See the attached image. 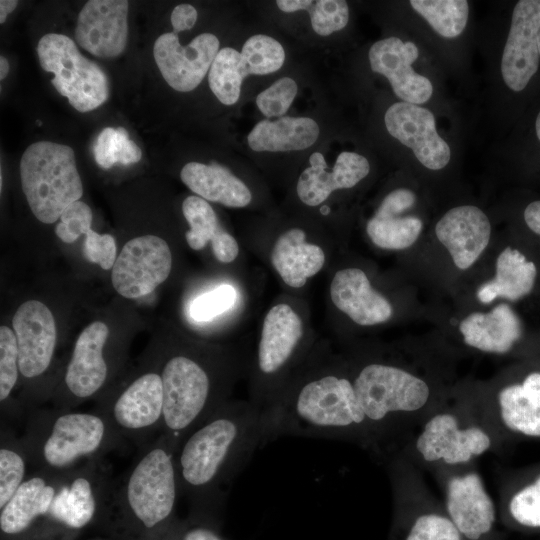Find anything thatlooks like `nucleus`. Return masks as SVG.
<instances>
[{
	"label": "nucleus",
	"mask_w": 540,
	"mask_h": 540,
	"mask_svg": "<svg viewBox=\"0 0 540 540\" xmlns=\"http://www.w3.org/2000/svg\"><path fill=\"white\" fill-rule=\"evenodd\" d=\"M267 443L264 413L254 403L227 401L178 444L180 495L197 514L220 508L256 449Z\"/></svg>",
	"instance_id": "obj_1"
},
{
	"label": "nucleus",
	"mask_w": 540,
	"mask_h": 540,
	"mask_svg": "<svg viewBox=\"0 0 540 540\" xmlns=\"http://www.w3.org/2000/svg\"><path fill=\"white\" fill-rule=\"evenodd\" d=\"M267 442L284 435L348 440L374 453L353 379L322 371L284 390L264 412Z\"/></svg>",
	"instance_id": "obj_2"
},
{
	"label": "nucleus",
	"mask_w": 540,
	"mask_h": 540,
	"mask_svg": "<svg viewBox=\"0 0 540 540\" xmlns=\"http://www.w3.org/2000/svg\"><path fill=\"white\" fill-rule=\"evenodd\" d=\"M24 419L19 438L33 470L66 472L126 445L96 411L34 407L27 410Z\"/></svg>",
	"instance_id": "obj_3"
},
{
	"label": "nucleus",
	"mask_w": 540,
	"mask_h": 540,
	"mask_svg": "<svg viewBox=\"0 0 540 540\" xmlns=\"http://www.w3.org/2000/svg\"><path fill=\"white\" fill-rule=\"evenodd\" d=\"M355 393L365 415L374 454L396 453L399 436L419 424L437 406L429 384L412 372L392 364L371 362L352 377Z\"/></svg>",
	"instance_id": "obj_4"
},
{
	"label": "nucleus",
	"mask_w": 540,
	"mask_h": 540,
	"mask_svg": "<svg viewBox=\"0 0 540 540\" xmlns=\"http://www.w3.org/2000/svg\"><path fill=\"white\" fill-rule=\"evenodd\" d=\"M178 442L160 433L139 448L123 479L115 484L109 511L140 533L149 534L171 519L179 483L175 466Z\"/></svg>",
	"instance_id": "obj_5"
},
{
	"label": "nucleus",
	"mask_w": 540,
	"mask_h": 540,
	"mask_svg": "<svg viewBox=\"0 0 540 540\" xmlns=\"http://www.w3.org/2000/svg\"><path fill=\"white\" fill-rule=\"evenodd\" d=\"M502 447L475 404L439 405L395 454L434 472L476 464L478 458Z\"/></svg>",
	"instance_id": "obj_6"
},
{
	"label": "nucleus",
	"mask_w": 540,
	"mask_h": 540,
	"mask_svg": "<svg viewBox=\"0 0 540 540\" xmlns=\"http://www.w3.org/2000/svg\"><path fill=\"white\" fill-rule=\"evenodd\" d=\"M210 363L189 353L169 355L161 364L164 416L161 433L179 442L227 400L224 380Z\"/></svg>",
	"instance_id": "obj_7"
},
{
	"label": "nucleus",
	"mask_w": 540,
	"mask_h": 540,
	"mask_svg": "<svg viewBox=\"0 0 540 540\" xmlns=\"http://www.w3.org/2000/svg\"><path fill=\"white\" fill-rule=\"evenodd\" d=\"M20 180L33 215L51 224L83 195V184L76 167L74 150L52 141L29 145L21 156Z\"/></svg>",
	"instance_id": "obj_8"
},
{
	"label": "nucleus",
	"mask_w": 540,
	"mask_h": 540,
	"mask_svg": "<svg viewBox=\"0 0 540 540\" xmlns=\"http://www.w3.org/2000/svg\"><path fill=\"white\" fill-rule=\"evenodd\" d=\"M37 55L42 69L54 75L52 85L77 111L89 112L108 99L106 73L83 56L68 36L45 34L38 42Z\"/></svg>",
	"instance_id": "obj_9"
},
{
	"label": "nucleus",
	"mask_w": 540,
	"mask_h": 540,
	"mask_svg": "<svg viewBox=\"0 0 540 540\" xmlns=\"http://www.w3.org/2000/svg\"><path fill=\"white\" fill-rule=\"evenodd\" d=\"M101 414L126 444L138 448L159 435L163 426L164 391L160 371H144L118 392L101 397Z\"/></svg>",
	"instance_id": "obj_10"
},
{
	"label": "nucleus",
	"mask_w": 540,
	"mask_h": 540,
	"mask_svg": "<svg viewBox=\"0 0 540 540\" xmlns=\"http://www.w3.org/2000/svg\"><path fill=\"white\" fill-rule=\"evenodd\" d=\"M109 328L102 321L90 323L78 336L65 367L62 383L51 399L54 408L71 410L80 403L94 399L103 392L110 376L106 356Z\"/></svg>",
	"instance_id": "obj_11"
},
{
	"label": "nucleus",
	"mask_w": 540,
	"mask_h": 540,
	"mask_svg": "<svg viewBox=\"0 0 540 540\" xmlns=\"http://www.w3.org/2000/svg\"><path fill=\"white\" fill-rule=\"evenodd\" d=\"M442 491L443 506L463 539L480 540L496 522V506L476 464L432 472Z\"/></svg>",
	"instance_id": "obj_12"
},
{
	"label": "nucleus",
	"mask_w": 540,
	"mask_h": 540,
	"mask_svg": "<svg viewBox=\"0 0 540 540\" xmlns=\"http://www.w3.org/2000/svg\"><path fill=\"white\" fill-rule=\"evenodd\" d=\"M475 405L502 446L511 441L540 442V371L503 385L491 403Z\"/></svg>",
	"instance_id": "obj_13"
},
{
	"label": "nucleus",
	"mask_w": 540,
	"mask_h": 540,
	"mask_svg": "<svg viewBox=\"0 0 540 540\" xmlns=\"http://www.w3.org/2000/svg\"><path fill=\"white\" fill-rule=\"evenodd\" d=\"M172 269L168 243L155 235L129 240L116 258L111 273L114 289L121 296L136 299L163 283Z\"/></svg>",
	"instance_id": "obj_14"
},
{
	"label": "nucleus",
	"mask_w": 540,
	"mask_h": 540,
	"mask_svg": "<svg viewBox=\"0 0 540 540\" xmlns=\"http://www.w3.org/2000/svg\"><path fill=\"white\" fill-rule=\"evenodd\" d=\"M19 350L21 378L38 382L46 375L54 358L57 330L50 309L41 301L22 303L12 318Z\"/></svg>",
	"instance_id": "obj_15"
},
{
	"label": "nucleus",
	"mask_w": 540,
	"mask_h": 540,
	"mask_svg": "<svg viewBox=\"0 0 540 540\" xmlns=\"http://www.w3.org/2000/svg\"><path fill=\"white\" fill-rule=\"evenodd\" d=\"M219 40L211 33L196 36L182 46L174 32L160 35L153 46L156 65L167 84L179 92L194 90L204 79L219 52Z\"/></svg>",
	"instance_id": "obj_16"
},
{
	"label": "nucleus",
	"mask_w": 540,
	"mask_h": 540,
	"mask_svg": "<svg viewBox=\"0 0 540 540\" xmlns=\"http://www.w3.org/2000/svg\"><path fill=\"white\" fill-rule=\"evenodd\" d=\"M539 29L540 0L518 1L501 59L503 80L515 92L522 91L538 70Z\"/></svg>",
	"instance_id": "obj_17"
},
{
	"label": "nucleus",
	"mask_w": 540,
	"mask_h": 540,
	"mask_svg": "<svg viewBox=\"0 0 540 540\" xmlns=\"http://www.w3.org/2000/svg\"><path fill=\"white\" fill-rule=\"evenodd\" d=\"M384 122L388 133L411 148L426 168L440 170L449 163L450 147L439 136L434 115L428 109L396 102L387 109Z\"/></svg>",
	"instance_id": "obj_18"
},
{
	"label": "nucleus",
	"mask_w": 540,
	"mask_h": 540,
	"mask_svg": "<svg viewBox=\"0 0 540 540\" xmlns=\"http://www.w3.org/2000/svg\"><path fill=\"white\" fill-rule=\"evenodd\" d=\"M128 7L126 0L87 1L77 18V44L98 58L120 56L128 40Z\"/></svg>",
	"instance_id": "obj_19"
},
{
	"label": "nucleus",
	"mask_w": 540,
	"mask_h": 540,
	"mask_svg": "<svg viewBox=\"0 0 540 540\" xmlns=\"http://www.w3.org/2000/svg\"><path fill=\"white\" fill-rule=\"evenodd\" d=\"M418 55L413 42L394 36L375 42L368 53L372 71L385 76L403 102L415 105L427 102L433 94L431 81L412 68Z\"/></svg>",
	"instance_id": "obj_20"
},
{
	"label": "nucleus",
	"mask_w": 540,
	"mask_h": 540,
	"mask_svg": "<svg viewBox=\"0 0 540 540\" xmlns=\"http://www.w3.org/2000/svg\"><path fill=\"white\" fill-rule=\"evenodd\" d=\"M303 337V323L286 303H278L266 313L257 349L260 378L269 385L289 366Z\"/></svg>",
	"instance_id": "obj_21"
},
{
	"label": "nucleus",
	"mask_w": 540,
	"mask_h": 540,
	"mask_svg": "<svg viewBox=\"0 0 540 540\" xmlns=\"http://www.w3.org/2000/svg\"><path fill=\"white\" fill-rule=\"evenodd\" d=\"M310 166L299 176L297 195L308 206H317L325 202L332 192L348 189L365 178L370 165L368 160L355 152H341L329 170L323 155L314 152L309 158Z\"/></svg>",
	"instance_id": "obj_22"
},
{
	"label": "nucleus",
	"mask_w": 540,
	"mask_h": 540,
	"mask_svg": "<svg viewBox=\"0 0 540 540\" xmlns=\"http://www.w3.org/2000/svg\"><path fill=\"white\" fill-rule=\"evenodd\" d=\"M435 233L459 269H467L489 243L491 226L476 206L462 205L447 211L437 222Z\"/></svg>",
	"instance_id": "obj_23"
},
{
	"label": "nucleus",
	"mask_w": 540,
	"mask_h": 540,
	"mask_svg": "<svg viewBox=\"0 0 540 540\" xmlns=\"http://www.w3.org/2000/svg\"><path fill=\"white\" fill-rule=\"evenodd\" d=\"M333 304L353 322L362 326L384 323L393 314L390 302L371 286L359 268L337 271L330 284Z\"/></svg>",
	"instance_id": "obj_24"
},
{
	"label": "nucleus",
	"mask_w": 540,
	"mask_h": 540,
	"mask_svg": "<svg viewBox=\"0 0 540 540\" xmlns=\"http://www.w3.org/2000/svg\"><path fill=\"white\" fill-rule=\"evenodd\" d=\"M57 474L32 470L13 497L0 509V529L6 536L26 533L48 518L57 488Z\"/></svg>",
	"instance_id": "obj_25"
},
{
	"label": "nucleus",
	"mask_w": 540,
	"mask_h": 540,
	"mask_svg": "<svg viewBox=\"0 0 540 540\" xmlns=\"http://www.w3.org/2000/svg\"><path fill=\"white\" fill-rule=\"evenodd\" d=\"M464 343L487 353L505 354L521 338V323L512 310L499 304L488 313H472L459 326Z\"/></svg>",
	"instance_id": "obj_26"
},
{
	"label": "nucleus",
	"mask_w": 540,
	"mask_h": 540,
	"mask_svg": "<svg viewBox=\"0 0 540 540\" xmlns=\"http://www.w3.org/2000/svg\"><path fill=\"white\" fill-rule=\"evenodd\" d=\"M271 263L282 281L292 288L303 287L320 272L325 264V252L317 244L306 241L300 228L283 232L271 250Z\"/></svg>",
	"instance_id": "obj_27"
},
{
	"label": "nucleus",
	"mask_w": 540,
	"mask_h": 540,
	"mask_svg": "<svg viewBox=\"0 0 540 540\" xmlns=\"http://www.w3.org/2000/svg\"><path fill=\"white\" fill-rule=\"evenodd\" d=\"M180 178L192 192L206 201L242 208L252 200L247 185L229 169L216 163L189 162L181 169Z\"/></svg>",
	"instance_id": "obj_28"
},
{
	"label": "nucleus",
	"mask_w": 540,
	"mask_h": 540,
	"mask_svg": "<svg viewBox=\"0 0 540 540\" xmlns=\"http://www.w3.org/2000/svg\"><path fill=\"white\" fill-rule=\"evenodd\" d=\"M182 212L190 229L185 238L193 250L203 249L208 242L215 258L222 263L233 262L239 254L237 240L220 226L212 206L203 198L188 196L182 203Z\"/></svg>",
	"instance_id": "obj_29"
},
{
	"label": "nucleus",
	"mask_w": 540,
	"mask_h": 540,
	"mask_svg": "<svg viewBox=\"0 0 540 540\" xmlns=\"http://www.w3.org/2000/svg\"><path fill=\"white\" fill-rule=\"evenodd\" d=\"M319 126L309 117H280L258 122L247 136L249 147L256 152L304 150L319 136Z\"/></svg>",
	"instance_id": "obj_30"
},
{
	"label": "nucleus",
	"mask_w": 540,
	"mask_h": 540,
	"mask_svg": "<svg viewBox=\"0 0 540 540\" xmlns=\"http://www.w3.org/2000/svg\"><path fill=\"white\" fill-rule=\"evenodd\" d=\"M537 269L533 262L518 250L505 248L496 261V276L477 291L482 303H491L497 297L512 301L528 295L535 283Z\"/></svg>",
	"instance_id": "obj_31"
},
{
	"label": "nucleus",
	"mask_w": 540,
	"mask_h": 540,
	"mask_svg": "<svg viewBox=\"0 0 540 540\" xmlns=\"http://www.w3.org/2000/svg\"><path fill=\"white\" fill-rule=\"evenodd\" d=\"M501 506L515 524L540 529V463L521 469L505 480Z\"/></svg>",
	"instance_id": "obj_32"
},
{
	"label": "nucleus",
	"mask_w": 540,
	"mask_h": 540,
	"mask_svg": "<svg viewBox=\"0 0 540 540\" xmlns=\"http://www.w3.org/2000/svg\"><path fill=\"white\" fill-rule=\"evenodd\" d=\"M419 511L413 517L404 540H464L449 518L440 509L422 476L417 484Z\"/></svg>",
	"instance_id": "obj_33"
},
{
	"label": "nucleus",
	"mask_w": 540,
	"mask_h": 540,
	"mask_svg": "<svg viewBox=\"0 0 540 540\" xmlns=\"http://www.w3.org/2000/svg\"><path fill=\"white\" fill-rule=\"evenodd\" d=\"M400 214L380 204L366 225L373 244L386 250H402L415 243L422 230V221L415 216Z\"/></svg>",
	"instance_id": "obj_34"
},
{
	"label": "nucleus",
	"mask_w": 540,
	"mask_h": 540,
	"mask_svg": "<svg viewBox=\"0 0 540 540\" xmlns=\"http://www.w3.org/2000/svg\"><path fill=\"white\" fill-rule=\"evenodd\" d=\"M0 509L13 497L29 475L28 457L20 438L1 424L0 434Z\"/></svg>",
	"instance_id": "obj_35"
},
{
	"label": "nucleus",
	"mask_w": 540,
	"mask_h": 540,
	"mask_svg": "<svg viewBox=\"0 0 540 540\" xmlns=\"http://www.w3.org/2000/svg\"><path fill=\"white\" fill-rule=\"evenodd\" d=\"M409 3L442 37L455 38L466 27L469 4L465 0H411Z\"/></svg>",
	"instance_id": "obj_36"
},
{
	"label": "nucleus",
	"mask_w": 540,
	"mask_h": 540,
	"mask_svg": "<svg viewBox=\"0 0 540 540\" xmlns=\"http://www.w3.org/2000/svg\"><path fill=\"white\" fill-rule=\"evenodd\" d=\"M276 4L286 13L308 11L312 28L320 36L342 30L349 20V7L343 0H278Z\"/></svg>",
	"instance_id": "obj_37"
},
{
	"label": "nucleus",
	"mask_w": 540,
	"mask_h": 540,
	"mask_svg": "<svg viewBox=\"0 0 540 540\" xmlns=\"http://www.w3.org/2000/svg\"><path fill=\"white\" fill-rule=\"evenodd\" d=\"M241 54L231 47L217 53L208 75L211 91L224 105L235 104L240 97L242 81Z\"/></svg>",
	"instance_id": "obj_38"
},
{
	"label": "nucleus",
	"mask_w": 540,
	"mask_h": 540,
	"mask_svg": "<svg viewBox=\"0 0 540 540\" xmlns=\"http://www.w3.org/2000/svg\"><path fill=\"white\" fill-rule=\"evenodd\" d=\"M241 69L247 75H266L278 71L284 64L283 46L273 37L257 34L246 40L242 47Z\"/></svg>",
	"instance_id": "obj_39"
},
{
	"label": "nucleus",
	"mask_w": 540,
	"mask_h": 540,
	"mask_svg": "<svg viewBox=\"0 0 540 540\" xmlns=\"http://www.w3.org/2000/svg\"><path fill=\"white\" fill-rule=\"evenodd\" d=\"M21 377L19 350L15 332L8 326L0 327V402L1 413L8 407V401Z\"/></svg>",
	"instance_id": "obj_40"
},
{
	"label": "nucleus",
	"mask_w": 540,
	"mask_h": 540,
	"mask_svg": "<svg viewBox=\"0 0 540 540\" xmlns=\"http://www.w3.org/2000/svg\"><path fill=\"white\" fill-rule=\"evenodd\" d=\"M236 299V289L222 284L196 297L190 304V316L195 321H210L232 308Z\"/></svg>",
	"instance_id": "obj_41"
},
{
	"label": "nucleus",
	"mask_w": 540,
	"mask_h": 540,
	"mask_svg": "<svg viewBox=\"0 0 540 540\" xmlns=\"http://www.w3.org/2000/svg\"><path fill=\"white\" fill-rule=\"evenodd\" d=\"M297 91V83L292 78L282 77L257 95V107L267 118L280 117L293 103Z\"/></svg>",
	"instance_id": "obj_42"
},
{
	"label": "nucleus",
	"mask_w": 540,
	"mask_h": 540,
	"mask_svg": "<svg viewBox=\"0 0 540 540\" xmlns=\"http://www.w3.org/2000/svg\"><path fill=\"white\" fill-rule=\"evenodd\" d=\"M92 210L86 203L76 201L70 204L61 214L55 233L64 243H73L82 234L91 230Z\"/></svg>",
	"instance_id": "obj_43"
},
{
	"label": "nucleus",
	"mask_w": 540,
	"mask_h": 540,
	"mask_svg": "<svg viewBox=\"0 0 540 540\" xmlns=\"http://www.w3.org/2000/svg\"><path fill=\"white\" fill-rule=\"evenodd\" d=\"M117 247L115 239L110 234H99L89 230L83 246V255L91 263L98 264L102 269H112L116 261Z\"/></svg>",
	"instance_id": "obj_44"
},
{
	"label": "nucleus",
	"mask_w": 540,
	"mask_h": 540,
	"mask_svg": "<svg viewBox=\"0 0 540 540\" xmlns=\"http://www.w3.org/2000/svg\"><path fill=\"white\" fill-rule=\"evenodd\" d=\"M116 128L106 127L98 135L93 153L96 163L103 169H109L116 162Z\"/></svg>",
	"instance_id": "obj_45"
},
{
	"label": "nucleus",
	"mask_w": 540,
	"mask_h": 540,
	"mask_svg": "<svg viewBox=\"0 0 540 540\" xmlns=\"http://www.w3.org/2000/svg\"><path fill=\"white\" fill-rule=\"evenodd\" d=\"M116 162L122 165H130L141 160L142 152L138 145L129 139L127 130L117 127Z\"/></svg>",
	"instance_id": "obj_46"
},
{
	"label": "nucleus",
	"mask_w": 540,
	"mask_h": 540,
	"mask_svg": "<svg viewBox=\"0 0 540 540\" xmlns=\"http://www.w3.org/2000/svg\"><path fill=\"white\" fill-rule=\"evenodd\" d=\"M197 10L190 4L177 5L171 13V24L175 34L191 29L197 21Z\"/></svg>",
	"instance_id": "obj_47"
},
{
	"label": "nucleus",
	"mask_w": 540,
	"mask_h": 540,
	"mask_svg": "<svg viewBox=\"0 0 540 540\" xmlns=\"http://www.w3.org/2000/svg\"><path fill=\"white\" fill-rule=\"evenodd\" d=\"M181 540H222L221 537L211 528L198 525L189 528L182 536Z\"/></svg>",
	"instance_id": "obj_48"
},
{
	"label": "nucleus",
	"mask_w": 540,
	"mask_h": 540,
	"mask_svg": "<svg viewBox=\"0 0 540 540\" xmlns=\"http://www.w3.org/2000/svg\"><path fill=\"white\" fill-rule=\"evenodd\" d=\"M524 219L527 226L536 234L540 235V200L531 202L524 211Z\"/></svg>",
	"instance_id": "obj_49"
},
{
	"label": "nucleus",
	"mask_w": 540,
	"mask_h": 540,
	"mask_svg": "<svg viewBox=\"0 0 540 540\" xmlns=\"http://www.w3.org/2000/svg\"><path fill=\"white\" fill-rule=\"evenodd\" d=\"M18 1L16 0H1L0 1V23H4L8 14H10L17 7Z\"/></svg>",
	"instance_id": "obj_50"
},
{
	"label": "nucleus",
	"mask_w": 540,
	"mask_h": 540,
	"mask_svg": "<svg viewBox=\"0 0 540 540\" xmlns=\"http://www.w3.org/2000/svg\"><path fill=\"white\" fill-rule=\"evenodd\" d=\"M9 70H10V66H9L8 60L4 56H1L0 57V79L1 80H3L7 76Z\"/></svg>",
	"instance_id": "obj_51"
},
{
	"label": "nucleus",
	"mask_w": 540,
	"mask_h": 540,
	"mask_svg": "<svg viewBox=\"0 0 540 540\" xmlns=\"http://www.w3.org/2000/svg\"><path fill=\"white\" fill-rule=\"evenodd\" d=\"M535 129L538 139L540 140V112L537 115L536 121H535Z\"/></svg>",
	"instance_id": "obj_52"
},
{
	"label": "nucleus",
	"mask_w": 540,
	"mask_h": 540,
	"mask_svg": "<svg viewBox=\"0 0 540 540\" xmlns=\"http://www.w3.org/2000/svg\"><path fill=\"white\" fill-rule=\"evenodd\" d=\"M538 49H539V55H540V29L538 33Z\"/></svg>",
	"instance_id": "obj_53"
}]
</instances>
